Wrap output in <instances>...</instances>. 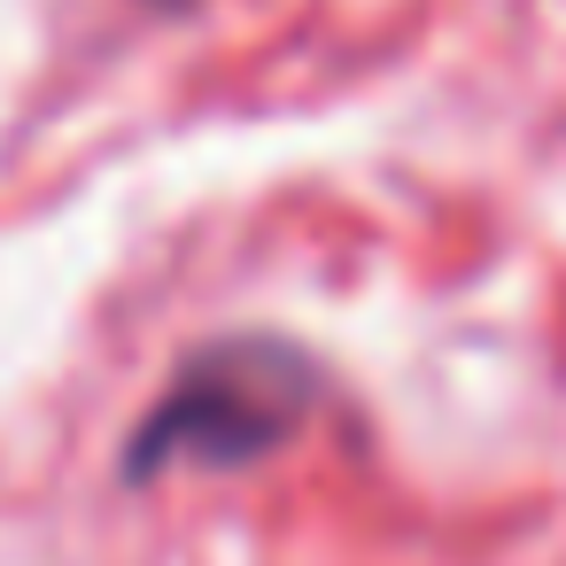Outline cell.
I'll list each match as a JSON object with an SVG mask.
<instances>
[{"label": "cell", "mask_w": 566, "mask_h": 566, "mask_svg": "<svg viewBox=\"0 0 566 566\" xmlns=\"http://www.w3.org/2000/svg\"><path fill=\"white\" fill-rule=\"evenodd\" d=\"M156 9H179V0H156Z\"/></svg>", "instance_id": "cell-2"}, {"label": "cell", "mask_w": 566, "mask_h": 566, "mask_svg": "<svg viewBox=\"0 0 566 566\" xmlns=\"http://www.w3.org/2000/svg\"><path fill=\"white\" fill-rule=\"evenodd\" d=\"M318 403V365L280 334H226L195 349L171 388L148 403L125 450V481H156L171 465H256L303 434Z\"/></svg>", "instance_id": "cell-1"}]
</instances>
